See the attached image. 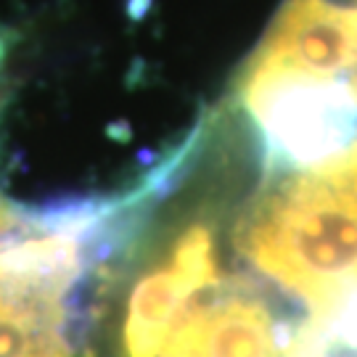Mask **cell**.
Wrapping results in <instances>:
<instances>
[{
	"mask_svg": "<svg viewBox=\"0 0 357 357\" xmlns=\"http://www.w3.org/2000/svg\"><path fill=\"white\" fill-rule=\"evenodd\" d=\"M215 278H220V268L212 233L204 225H191L165 265L143 273L132 286L119 331L122 357H159L183 296Z\"/></svg>",
	"mask_w": 357,
	"mask_h": 357,
	"instance_id": "3957f363",
	"label": "cell"
},
{
	"mask_svg": "<svg viewBox=\"0 0 357 357\" xmlns=\"http://www.w3.org/2000/svg\"><path fill=\"white\" fill-rule=\"evenodd\" d=\"M238 249L315 315L333 286L357 275V146L278 180L241 220Z\"/></svg>",
	"mask_w": 357,
	"mask_h": 357,
	"instance_id": "6da1fadb",
	"label": "cell"
},
{
	"mask_svg": "<svg viewBox=\"0 0 357 357\" xmlns=\"http://www.w3.org/2000/svg\"><path fill=\"white\" fill-rule=\"evenodd\" d=\"M312 3L342 16H357V0H312Z\"/></svg>",
	"mask_w": 357,
	"mask_h": 357,
	"instance_id": "5b68a950",
	"label": "cell"
},
{
	"mask_svg": "<svg viewBox=\"0 0 357 357\" xmlns=\"http://www.w3.org/2000/svg\"><path fill=\"white\" fill-rule=\"evenodd\" d=\"M355 19L326 11L312 0H291L273 26L259 56H270L305 72L331 77L352 61Z\"/></svg>",
	"mask_w": 357,
	"mask_h": 357,
	"instance_id": "277c9868",
	"label": "cell"
},
{
	"mask_svg": "<svg viewBox=\"0 0 357 357\" xmlns=\"http://www.w3.org/2000/svg\"><path fill=\"white\" fill-rule=\"evenodd\" d=\"M241 96L265 141V167L273 178L318 169L357 146V93L347 79L257 53Z\"/></svg>",
	"mask_w": 357,
	"mask_h": 357,
	"instance_id": "7a4b0ae2",
	"label": "cell"
}]
</instances>
